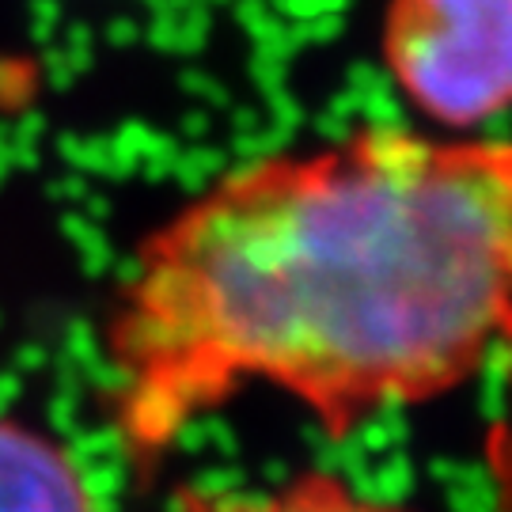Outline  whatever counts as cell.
Returning <instances> with one entry per match:
<instances>
[{"label": "cell", "mask_w": 512, "mask_h": 512, "mask_svg": "<svg viewBox=\"0 0 512 512\" xmlns=\"http://www.w3.org/2000/svg\"><path fill=\"white\" fill-rule=\"evenodd\" d=\"M512 323V141L365 126L224 171L148 232L103 327L110 421L152 471L247 384L334 440L456 391Z\"/></svg>", "instance_id": "obj_1"}, {"label": "cell", "mask_w": 512, "mask_h": 512, "mask_svg": "<svg viewBox=\"0 0 512 512\" xmlns=\"http://www.w3.org/2000/svg\"><path fill=\"white\" fill-rule=\"evenodd\" d=\"M384 69L440 133L512 114V0H384Z\"/></svg>", "instance_id": "obj_2"}, {"label": "cell", "mask_w": 512, "mask_h": 512, "mask_svg": "<svg viewBox=\"0 0 512 512\" xmlns=\"http://www.w3.org/2000/svg\"><path fill=\"white\" fill-rule=\"evenodd\" d=\"M0 512H95L73 452L19 418H0Z\"/></svg>", "instance_id": "obj_3"}, {"label": "cell", "mask_w": 512, "mask_h": 512, "mask_svg": "<svg viewBox=\"0 0 512 512\" xmlns=\"http://www.w3.org/2000/svg\"><path fill=\"white\" fill-rule=\"evenodd\" d=\"M175 512H406L357 494L327 471H304L270 494H183Z\"/></svg>", "instance_id": "obj_4"}]
</instances>
